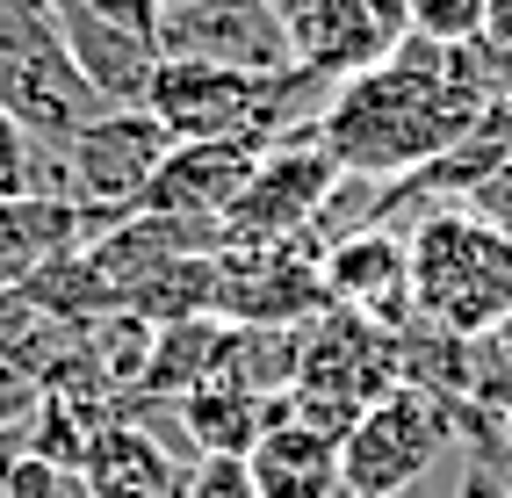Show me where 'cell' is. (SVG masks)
Returning a JSON list of instances; mask_svg holds the SVG:
<instances>
[{
	"label": "cell",
	"instance_id": "cell-4",
	"mask_svg": "<svg viewBox=\"0 0 512 498\" xmlns=\"http://www.w3.org/2000/svg\"><path fill=\"white\" fill-rule=\"evenodd\" d=\"M166 152H174V138H166V130H159L145 109H101L94 123H80L73 138L58 145L65 203H73L94 231L116 224V217H130Z\"/></svg>",
	"mask_w": 512,
	"mask_h": 498
},
{
	"label": "cell",
	"instance_id": "cell-21",
	"mask_svg": "<svg viewBox=\"0 0 512 498\" xmlns=\"http://www.w3.org/2000/svg\"><path fill=\"white\" fill-rule=\"evenodd\" d=\"M462 217H476V224H491V231H505V239H512V159L462 195Z\"/></svg>",
	"mask_w": 512,
	"mask_h": 498
},
{
	"label": "cell",
	"instance_id": "cell-22",
	"mask_svg": "<svg viewBox=\"0 0 512 498\" xmlns=\"http://www.w3.org/2000/svg\"><path fill=\"white\" fill-rule=\"evenodd\" d=\"M455 498H512V491H505V477L491 462H462V491Z\"/></svg>",
	"mask_w": 512,
	"mask_h": 498
},
{
	"label": "cell",
	"instance_id": "cell-5",
	"mask_svg": "<svg viewBox=\"0 0 512 498\" xmlns=\"http://www.w3.org/2000/svg\"><path fill=\"white\" fill-rule=\"evenodd\" d=\"M339 188V166L318 145V130H296V138L267 145L246 195L224 217V246L231 253H267V246H303L311 217L325 210V195Z\"/></svg>",
	"mask_w": 512,
	"mask_h": 498
},
{
	"label": "cell",
	"instance_id": "cell-9",
	"mask_svg": "<svg viewBox=\"0 0 512 498\" xmlns=\"http://www.w3.org/2000/svg\"><path fill=\"white\" fill-rule=\"evenodd\" d=\"M325 311L318 253L311 246H267V253H217V318L224 325H311Z\"/></svg>",
	"mask_w": 512,
	"mask_h": 498
},
{
	"label": "cell",
	"instance_id": "cell-19",
	"mask_svg": "<svg viewBox=\"0 0 512 498\" xmlns=\"http://www.w3.org/2000/svg\"><path fill=\"white\" fill-rule=\"evenodd\" d=\"M29 188H37V138L0 109V203H15Z\"/></svg>",
	"mask_w": 512,
	"mask_h": 498
},
{
	"label": "cell",
	"instance_id": "cell-7",
	"mask_svg": "<svg viewBox=\"0 0 512 498\" xmlns=\"http://www.w3.org/2000/svg\"><path fill=\"white\" fill-rule=\"evenodd\" d=\"M404 37H412L404 0H318L303 22H289V58L325 87H347L375 65H390Z\"/></svg>",
	"mask_w": 512,
	"mask_h": 498
},
{
	"label": "cell",
	"instance_id": "cell-10",
	"mask_svg": "<svg viewBox=\"0 0 512 498\" xmlns=\"http://www.w3.org/2000/svg\"><path fill=\"white\" fill-rule=\"evenodd\" d=\"M318 282H325V311H354L375 332H412V260H404L397 231H354L318 260Z\"/></svg>",
	"mask_w": 512,
	"mask_h": 498
},
{
	"label": "cell",
	"instance_id": "cell-11",
	"mask_svg": "<svg viewBox=\"0 0 512 498\" xmlns=\"http://www.w3.org/2000/svg\"><path fill=\"white\" fill-rule=\"evenodd\" d=\"M267 145L253 138H217V145H174L159 159V174L145 181L130 217H195V224H224L231 203L246 195L253 166Z\"/></svg>",
	"mask_w": 512,
	"mask_h": 498
},
{
	"label": "cell",
	"instance_id": "cell-23",
	"mask_svg": "<svg viewBox=\"0 0 512 498\" xmlns=\"http://www.w3.org/2000/svg\"><path fill=\"white\" fill-rule=\"evenodd\" d=\"M267 8H275V15H282V29H289V22H303V15H311L318 0H267Z\"/></svg>",
	"mask_w": 512,
	"mask_h": 498
},
{
	"label": "cell",
	"instance_id": "cell-3",
	"mask_svg": "<svg viewBox=\"0 0 512 498\" xmlns=\"http://www.w3.org/2000/svg\"><path fill=\"white\" fill-rule=\"evenodd\" d=\"M455 426L448 405L426 390H390L354 419V434L339 441V491L347 498H397L404 484H419L440 455H448Z\"/></svg>",
	"mask_w": 512,
	"mask_h": 498
},
{
	"label": "cell",
	"instance_id": "cell-1",
	"mask_svg": "<svg viewBox=\"0 0 512 498\" xmlns=\"http://www.w3.org/2000/svg\"><path fill=\"white\" fill-rule=\"evenodd\" d=\"M476 116H484V102H469L448 80V51L426 37H404L390 65L332 87L318 116V145L354 181H404L426 159L455 152L476 130Z\"/></svg>",
	"mask_w": 512,
	"mask_h": 498
},
{
	"label": "cell",
	"instance_id": "cell-2",
	"mask_svg": "<svg viewBox=\"0 0 512 498\" xmlns=\"http://www.w3.org/2000/svg\"><path fill=\"white\" fill-rule=\"evenodd\" d=\"M412 260V311L448 340H491L512 325V239L462 210H426L404 239Z\"/></svg>",
	"mask_w": 512,
	"mask_h": 498
},
{
	"label": "cell",
	"instance_id": "cell-16",
	"mask_svg": "<svg viewBox=\"0 0 512 498\" xmlns=\"http://www.w3.org/2000/svg\"><path fill=\"white\" fill-rule=\"evenodd\" d=\"M231 369V325L224 318H181V325H159L152 340V369L138 390H166V397H188L202 383H217Z\"/></svg>",
	"mask_w": 512,
	"mask_h": 498
},
{
	"label": "cell",
	"instance_id": "cell-6",
	"mask_svg": "<svg viewBox=\"0 0 512 498\" xmlns=\"http://www.w3.org/2000/svg\"><path fill=\"white\" fill-rule=\"evenodd\" d=\"M159 58H195L224 73H289V29L267 0H174L159 15Z\"/></svg>",
	"mask_w": 512,
	"mask_h": 498
},
{
	"label": "cell",
	"instance_id": "cell-14",
	"mask_svg": "<svg viewBox=\"0 0 512 498\" xmlns=\"http://www.w3.org/2000/svg\"><path fill=\"white\" fill-rule=\"evenodd\" d=\"M260 498H339V441L311 434L296 419H275L246 455Z\"/></svg>",
	"mask_w": 512,
	"mask_h": 498
},
{
	"label": "cell",
	"instance_id": "cell-15",
	"mask_svg": "<svg viewBox=\"0 0 512 498\" xmlns=\"http://www.w3.org/2000/svg\"><path fill=\"white\" fill-rule=\"evenodd\" d=\"M275 419H289V397H260V390L231 383V376H217V383H202V390L181 397V426H188V441L202 455H253V441Z\"/></svg>",
	"mask_w": 512,
	"mask_h": 498
},
{
	"label": "cell",
	"instance_id": "cell-12",
	"mask_svg": "<svg viewBox=\"0 0 512 498\" xmlns=\"http://www.w3.org/2000/svg\"><path fill=\"white\" fill-rule=\"evenodd\" d=\"M94 239V224L73 203H51V195H15L0 203V296L22 289L29 275H44L51 260L80 253Z\"/></svg>",
	"mask_w": 512,
	"mask_h": 498
},
{
	"label": "cell",
	"instance_id": "cell-17",
	"mask_svg": "<svg viewBox=\"0 0 512 498\" xmlns=\"http://www.w3.org/2000/svg\"><path fill=\"white\" fill-rule=\"evenodd\" d=\"M404 15H412V37L455 51V44H476V37H484L491 0H404Z\"/></svg>",
	"mask_w": 512,
	"mask_h": 498
},
{
	"label": "cell",
	"instance_id": "cell-13",
	"mask_svg": "<svg viewBox=\"0 0 512 498\" xmlns=\"http://www.w3.org/2000/svg\"><path fill=\"white\" fill-rule=\"evenodd\" d=\"M80 491L87 498H181L174 462L159 455L145 426H94L87 455H80Z\"/></svg>",
	"mask_w": 512,
	"mask_h": 498
},
{
	"label": "cell",
	"instance_id": "cell-24",
	"mask_svg": "<svg viewBox=\"0 0 512 498\" xmlns=\"http://www.w3.org/2000/svg\"><path fill=\"white\" fill-rule=\"evenodd\" d=\"M505 491H512V477H505Z\"/></svg>",
	"mask_w": 512,
	"mask_h": 498
},
{
	"label": "cell",
	"instance_id": "cell-18",
	"mask_svg": "<svg viewBox=\"0 0 512 498\" xmlns=\"http://www.w3.org/2000/svg\"><path fill=\"white\" fill-rule=\"evenodd\" d=\"M80 8H87L94 22H109L116 37L145 44V51L159 58V15H166V0H80Z\"/></svg>",
	"mask_w": 512,
	"mask_h": 498
},
{
	"label": "cell",
	"instance_id": "cell-8",
	"mask_svg": "<svg viewBox=\"0 0 512 498\" xmlns=\"http://www.w3.org/2000/svg\"><path fill=\"white\" fill-rule=\"evenodd\" d=\"M296 340H303L296 390H332V397H354V405L404 390V340L375 332L354 311H318L311 325H296Z\"/></svg>",
	"mask_w": 512,
	"mask_h": 498
},
{
	"label": "cell",
	"instance_id": "cell-20",
	"mask_svg": "<svg viewBox=\"0 0 512 498\" xmlns=\"http://www.w3.org/2000/svg\"><path fill=\"white\" fill-rule=\"evenodd\" d=\"M181 498H260V491H253L246 455H202L195 477L181 484Z\"/></svg>",
	"mask_w": 512,
	"mask_h": 498
}]
</instances>
